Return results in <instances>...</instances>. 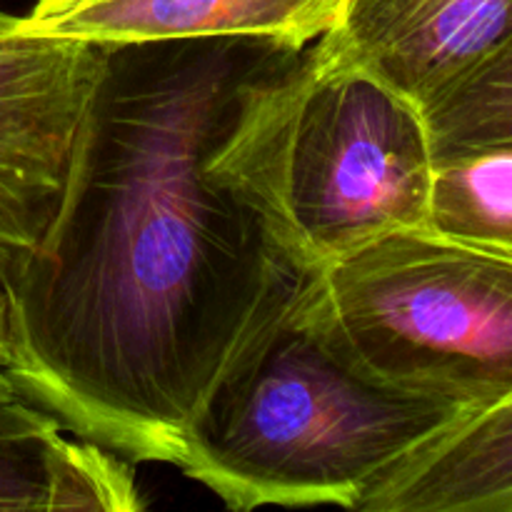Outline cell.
Segmentation results:
<instances>
[{
  "mask_svg": "<svg viewBox=\"0 0 512 512\" xmlns=\"http://www.w3.org/2000/svg\"><path fill=\"white\" fill-rule=\"evenodd\" d=\"M360 512H512V395L460 410L405 455Z\"/></svg>",
  "mask_w": 512,
  "mask_h": 512,
  "instance_id": "cell-9",
  "label": "cell"
},
{
  "mask_svg": "<svg viewBox=\"0 0 512 512\" xmlns=\"http://www.w3.org/2000/svg\"><path fill=\"white\" fill-rule=\"evenodd\" d=\"M345 0H38L18 18L28 33L88 43L250 35L310 45L328 33Z\"/></svg>",
  "mask_w": 512,
  "mask_h": 512,
  "instance_id": "cell-7",
  "label": "cell"
},
{
  "mask_svg": "<svg viewBox=\"0 0 512 512\" xmlns=\"http://www.w3.org/2000/svg\"><path fill=\"white\" fill-rule=\"evenodd\" d=\"M105 45L50 38L0 15V288L53 220Z\"/></svg>",
  "mask_w": 512,
  "mask_h": 512,
  "instance_id": "cell-5",
  "label": "cell"
},
{
  "mask_svg": "<svg viewBox=\"0 0 512 512\" xmlns=\"http://www.w3.org/2000/svg\"><path fill=\"white\" fill-rule=\"evenodd\" d=\"M298 290L235 355L183 435L175 465L233 510H358L405 455L475 405L355 375L315 338Z\"/></svg>",
  "mask_w": 512,
  "mask_h": 512,
  "instance_id": "cell-2",
  "label": "cell"
},
{
  "mask_svg": "<svg viewBox=\"0 0 512 512\" xmlns=\"http://www.w3.org/2000/svg\"><path fill=\"white\" fill-rule=\"evenodd\" d=\"M0 15H3V10H0Z\"/></svg>",
  "mask_w": 512,
  "mask_h": 512,
  "instance_id": "cell-13",
  "label": "cell"
},
{
  "mask_svg": "<svg viewBox=\"0 0 512 512\" xmlns=\"http://www.w3.org/2000/svg\"><path fill=\"white\" fill-rule=\"evenodd\" d=\"M430 233L512 258V145L430 160Z\"/></svg>",
  "mask_w": 512,
  "mask_h": 512,
  "instance_id": "cell-10",
  "label": "cell"
},
{
  "mask_svg": "<svg viewBox=\"0 0 512 512\" xmlns=\"http://www.w3.org/2000/svg\"><path fill=\"white\" fill-rule=\"evenodd\" d=\"M298 310L338 363L418 398L512 395V258L428 228L395 230L320 263Z\"/></svg>",
  "mask_w": 512,
  "mask_h": 512,
  "instance_id": "cell-3",
  "label": "cell"
},
{
  "mask_svg": "<svg viewBox=\"0 0 512 512\" xmlns=\"http://www.w3.org/2000/svg\"><path fill=\"white\" fill-rule=\"evenodd\" d=\"M428 190L418 108L340 60L320 35L285 160L290 218L315 268L380 235L425 228Z\"/></svg>",
  "mask_w": 512,
  "mask_h": 512,
  "instance_id": "cell-4",
  "label": "cell"
},
{
  "mask_svg": "<svg viewBox=\"0 0 512 512\" xmlns=\"http://www.w3.org/2000/svg\"><path fill=\"white\" fill-rule=\"evenodd\" d=\"M13 363V345H10V305L8 295L0 288V368L8 370Z\"/></svg>",
  "mask_w": 512,
  "mask_h": 512,
  "instance_id": "cell-12",
  "label": "cell"
},
{
  "mask_svg": "<svg viewBox=\"0 0 512 512\" xmlns=\"http://www.w3.org/2000/svg\"><path fill=\"white\" fill-rule=\"evenodd\" d=\"M320 38L105 45L53 220L8 290V373L100 448L175 465L315 268L285 160Z\"/></svg>",
  "mask_w": 512,
  "mask_h": 512,
  "instance_id": "cell-1",
  "label": "cell"
},
{
  "mask_svg": "<svg viewBox=\"0 0 512 512\" xmlns=\"http://www.w3.org/2000/svg\"><path fill=\"white\" fill-rule=\"evenodd\" d=\"M430 160L512 145V45L495 50L418 108Z\"/></svg>",
  "mask_w": 512,
  "mask_h": 512,
  "instance_id": "cell-11",
  "label": "cell"
},
{
  "mask_svg": "<svg viewBox=\"0 0 512 512\" xmlns=\"http://www.w3.org/2000/svg\"><path fill=\"white\" fill-rule=\"evenodd\" d=\"M143 508L128 465L68 438L58 415L0 368V512Z\"/></svg>",
  "mask_w": 512,
  "mask_h": 512,
  "instance_id": "cell-8",
  "label": "cell"
},
{
  "mask_svg": "<svg viewBox=\"0 0 512 512\" xmlns=\"http://www.w3.org/2000/svg\"><path fill=\"white\" fill-rule=\"evenodd\" d=\"M512 0H345L325 33L335 55L415 108L512 45Z\"/></svg>",
  "mask_w": 512,
  "mask_h": 512,
  "instance_id": "cell-6",
  "label": "cell"
}]
</instances>
